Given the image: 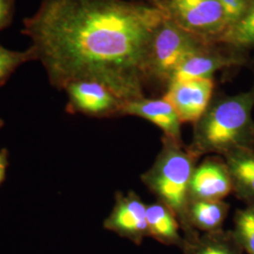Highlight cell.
<instances>
[{"label": "cell", "instance_id": "6", "mask_svg": "<svg viewBox=\"0 0 254 254\" xmlns=\"http://www.w3.org/2000/svg\"><path fill=\"white\" fill-rule=\"evenodd\" d=\"M67 96L66 111L97 119L123 116L125 103L106 86L91 80H78L67 84L64 91Z\"/></svg>", "mask_w": 254, "mask_h": 254}, {"label": "cell", "instance_id": "10", "mask_svg": "<svg viewBox=\"0 0 254 254\" xmlns=\"http://www.w3.org/2000/svg\"><path fill=\"white\" fill-rule=\"evenodd\" d=\"M218 45V43L213 44L185 61L173 74L171 82L203 78L214 79L215 73L218 71L245 64V59L241 55L236 54L235 51L233 53L223 52L217 48Z\"/></svg>", "mask_w": 254, "mask_h": 254}, {"label": "cell", "instance_id": "16", "mask_svg": "<svg viewBox=\"0 0 254 254\" xmlns=\"http://www.w3.org/2000/svg\"><path fill=\"white\" fill-rule=\"evenodd\" d=\"M219 44L237 51L254 46V0H252L244 16L228 30Z\"/></svg>", "mask_w": 254, "mask_h": 254}, {"label": "cell", "instance_id": "9", "mask_svg": "<svg viewBox=\"0 0 254 254\" xmlns=\"http://www.w3.org/2000/svg\"><path fill=\"white\" fill-rule=\"evenodd\" d=\"M233 193L227 165L222 156L207 155L195 167L190 184V200H222Z\"/></svg>", "mask_w": 254, "mask_h": 254}, {"label": "cell", "instance_id": "12", "mask_svg": "<svg viewBox=\"0 0 254 254\" xmlns=\"http://www.w3.org/2000/svg\"><path fill=\"white\" fill-rule=\"evenodd\" d=\"M230 173L233 194L245 205H254V146L222 156Z\"/></svg>", "mask_w": 254, "mask_h": 254}, {"label": "cell", "instance_id": "11", "mask_svg": "<svg viewBox=\"0 0 254 254\" xmlns=\"http://www.w3.org/2000/svg\"><path fill=\"white\" fill-rule=\"evenodd\" d=\"M123 116L144 119L161 129L164 136L183 142L180 118L173 106L164 98L144 97L127 102L123 108Z\"/></svg>", "mask_w": 254, "mask_h": 254}, {"label": "cell", "instance_id": "3", "mask_svg": "<svg viewBox=\"0 0 254 254\" xmlns=\"http://www.w3.org/2000/svg\"><path fill=\"white\" fill-rule=\"evenodd\" d=\"M162 146L154 163L140 176L142 184L177 217L182 234L188 232L187 210L191 176L200 160L184 142L162 136Z\"/></svg>", "mask_w": 254, "mask_h": 254}, {"label": "cell", "instance_id": "20", "mask_svg": "<svg viewBox=\"0 0 254 254\" xmlns=\"http://www.w3.org/2000/svg\"><path fill=\"white\" fill-rule=\"evenodd\" d=\"M15 13V0H0V31L12 23Z\"/></svg>", "mask_w": 254, "mask_h": 254}, {"label": "cell", "instance_id": "23", "mask_svg": "<svg viewBox=\"0 0 254 254\" xmlns=\"http://www.w3.org/2000/svg\"><path fill=\"white\" fill-rule=\"evenodd\" d=\"M4 125H5V122H4V120H3V119L0 118V131H1V129H2L3 127H4Z\"/></svg>", "mask_w": 254, "mask_h": 254}, {"label": "cell", "instance_id": "15", "mask_svg": "<svg viewBox=\"0 0 254 254\" xmlns=\"http://www.w3.org/2000/svg\"><path fill=\"white\" fill-rule=\"evenodd\" d=\"M146 217L149 237L160 244L180 249L183 243L181 225L172 210L156 200L147 204Z\"/></svg>", "mask_w": 254, "mask_h": 254}, {"label": "cell", "instance_id": "21", "mask_svg": "<svg viewBox=\"0 0 254 254\" xmlns=\"http://www.w3.org/2000/svg\"><path fill=\"white\" fill-rule=\"evenodd\" d=\"M9 151L7 148H2L0 150V187L6 180L9 165Z\"/></svg>", "mask_w": 254, "mask_h": 254}, {"label": "cell", "instance_id": "13", "mask_svg": "<svg viewBox=\"0 0 254 254\" xmlns=\"http://www.w3.org/2000/svg\"><path fill=\"white\" fill-rule=\"evenodd\" d=\"M180 250L184 254H243L232 230L212 233L194 231L183 236Z\"/></svg>", "mask_w": 254, "mask_h": 254}, {"label": "cell", "instance_id": "4", "mask_svg": "<svg viewBox=\"0 0 254 254\" xmlns=\"http://www.w3.org/2000/svg\"><path fill=\"white\" fill-rule=\"evenodd\" d=\"M213 44L217 43L192 34L167 17L155 31L151 45L152 83H156L166 89L173 74L185 61Z\"/></svg>", "mask_w": 254, "mask_h": 254}, {"label": "cell", "instance_id": "14", "mask_svg": "<svg viewBox=\"0 0 254 254\" xmlns=\"http://www.w3.org/2000/svg\"><path fill=\"white\" fill-rule=\"evenodd\" d=\"M230 203L224 200H190L187 210L188 235L194 231L212 233L223 229L230 211Z\"/></svg>", "mask_w": 254, "mask_h": 254}, {"label": "cell", "instance_id": "17", "mask_svg": "<svg viewBox=\"0 0 254 254\" xmlns=\"http://www.w3.org/2000/svg\"><path fill=\"white\" fill-rule=\"evenodd\" d=\"M233 223L232 232L238 244L246 254H254V205L237 209Z\"/></svg>", "mask_w": 254, "mask_h": 254}, {"label": "cell", "instance_id": "19", "mask_svg": "<svg viewBox=\"0 0 254 254\" xmlns=\"http://www.w3.org/2000/svg\"><path fill=\"white\" fill-rule=\"evenodd\" d=\"M224 10L228 30L244 16L252 0H218ZM227 30V31H228ZM225 35V34H224Z\"/></svg>", "mask_w": 254, "mask_h": 254}, {"label": "cell", "instance_id": "1", "mask_svg": "<svg viewBox=\"0 0 254 254\" xmlns=\"http://www.w3.org/2000/svg\"><path fill=\"white\" fill-rule=\"evenodd\" d=\"M167 17L164 8L148 2L42 0L23 20L21 33L58 91L91 80L126 104L146 97L152 41Z\"/></svg>", "mask_w": 254, "mask_h": 254}, {"label": "cell", "instance_id": "2", "mask_svg": "<svg viewBox=\"0 0 254 254\" xmlns=\"http://www.w3.org/2000/svg\"><path fill=\"white\" fill-rule=\"evenodd\" d=\"M254 83L246 91L234 95L215 94L203 115L193 126L192 154L219 155L254 146Z\"/></svg>", "mask_w": 254, "mask_h": 254}, {"label": "cell", "instance_id": "7", "mask_svg": "<svg viewBox=\"0 0 254 254\" xmlns=\"http://www.w3.org/2000/svg\"><path fill=\"white\" fill-rule=\"evenodd\" d=\"M146 208L147 204L135 191H117L113 208L105 218L103 226L135 245H141L149 237Z\"/></svg>", "mask_w": 254, "mask_h": 254}, {"label": "cell", "instance_id": "8", "mask_svg": "<svg viewBox=\"0 0 254 254\" xmlns=\"http://www.w3.org/2000/svg\"><path fill=\"white\" fill-rule=\"evenodd\" d=\"M215 88L216 83L212 78L171 82L162 98L173 106L182 124L194 126L208 108Z\"/></svg>", "mask_w": 254, "mask_h": 254}, {"label": "cell", "instance_id": "18", "mask_svg": "<svg viewBox=\"0 0 254 254\" xmlns=\"http://www.w3.org/2000/svg\"><path fill=\"white\" fill-rule=\"evenodd\" d=\"M32 61H36V54L31 46L25 51H13L0 45V88L21 65Z\"/></svg>", "mask_w": 254, "mask_h": 254}, {"label": "cell", "instance_id": "5", "mask_svg": "<svg viewBox=\"0 0 254 254\" xmlns=\"http://www.w3.org/2000/svg\"><path fill=\"white\" fill-rule=\"evenodd\" d=\"M168 17L183 29L218 43L227 32L224 10L218 0H167Z\"/></svg>", "mask_w": 254, "mask_h": 254}, {"label": "cell", "instance_id": "22", "mask_svg": "<svg viewBox=\"0 0 254 254\" xmlns=\"http://www.w3.org/2000/svg\"><path fill=\"white\" fill-rule=\"evenodd\" d=\"M146 2L164 8V5H165V3L167 2V0H146Z\"/></svg>", "mask_w": 254, "mask_h": 254}]
</instances>
